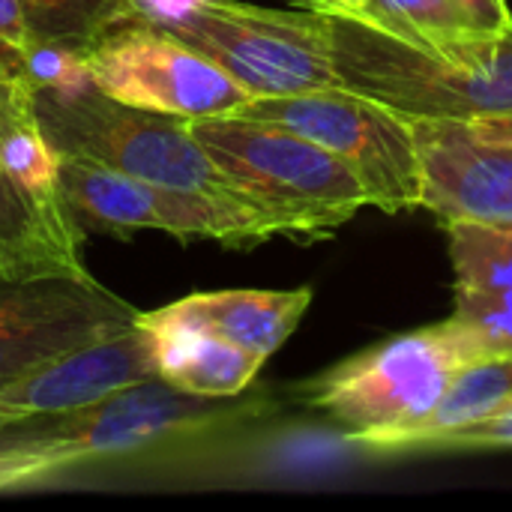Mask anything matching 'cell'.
<instances>
[{"label": "cell", "instance_id": "83f0119b", "mask_svg": "<svg viewBox=\"0 0 512 512\" xmlns=\"http://www.w3.org/2000/svg\"><path fill=\"white\" fill-rule=\"evenodd\" d=\"M303 9H312V12H324V15H348L345 3L342 0H291Z\"/></svg>", "mask_w": 512, "mask_h": 512}, {"label": "cell", "instance_id": "8fae6325", "mask_svg": "<svg viewBox=\"0 0 512 512\" xmlns=\"http://www.w3.org/2000/svg\"><path fill=\"white\" fill-rule=\"evenodd\" d=\"M138 324V309L90 273L0 276V381Z\"/></svg>", "mask_w": 512, "mask_h": 512}, {"label": "cell", "instance_id": "484cf974", "mask_svg": "<svg viewBox=\"0 0 512 512\" xmlns=\"http://www.w3.org/2000/svg\"><path fill=\"white\" fill-rule=\"evenodd\" d=\"M198 0H132V9L138 18L153 24H174L186 18L195 9Z\"/></svg>", "mask_w": 512, "mask_h": 512}, {"label": "cell", "instance_id": "f546056e", "mask_svg": "<svg viewBox=\"0 0 512 512\" xmlns=\"http://www.w3.org/2000/svg\"><path fill=\"white\" fill-rule=\"evenodd\" d=\"M0 255H3V252H0ZM12 267H15V264H12Z\"/></svg>", "mask_w": 512, "mask_h": 512}, {"label": "cell", "instance_id": "7402d4cb", "mask_svg": "<svg viewBox=\"0 0 512 512\" xmlns=\"http://www.w3.org/2000/svg\"><path fill=\"white\" fill-rule=\"evenodd\" d=\"M512 450V396L495 408L489 417L474 420L468 426H459L447 435H441L429 453H450V450Z\"/></svg>", "mask_w": 512, "mask_h": 512}, {"label": "cell", "instance_id": "5bb4252c", "mask_svg": "<svg viewBox=\"0 0 512 512\" xmlns=\"http://www.w3.org/2000/svg\"><path fill=\"white\" fill-rule=\"evenodd\" d=\"M312 303V288L294 291H258V288H231V291H198L180 297L153 312H138V327L144 330H204L225 342H234L252 351L261 360H270L288 336L300 327Z\"/></svg>", "mask_w": 512, "mask_h": 512}, {"label": "cell", "instance_id": "e0dca14e", "mask_svg": "<svg viewBox=\"0 0 512 512\" xmlns=\"http://www.w3.org/2000/svg\"><path fill=\"white\" fill-rule=\"evenodd\" d=\"M30 42L63 45L87 54L108 30L135 15L132 0H21Z\"/></svg>", "mask_w": 512, "mask_h": 512}, {"label": "cell", "instance_id": "4fadbf2b", "mask_svg": "<svg viewBox=\"0 0 512 512\" xmlns=\"http://www.w3.org/2000/svg\"><path fill=\"white\" fill-rule=\"evenodd\" d=\"M423 207L438 219L512 225V144L480 141L465 123L414 120Z\"/></svg>", "mask_w": 512, "mask_h": 512}, {"label": "cell", "instance_id": "f1b7e54d", "mask_svg": "<svg viewBox=\"0 0 512 512\" xmlns=\"http://www.w3.org/2000/svg\"><path fill=\"white\" fill-rule=\"evenodd\" d=\"M0 276H21V273L12 267V261H9L6 255H0Z\"/></svg>", "mask_w": 512, "mask_h": 512}, {"label": "cell", "instance_id": "4316f807", "mask_svg": "<svg viewBox=\"0 0 512 512\" xmlns=\"http://www.w3.org/2000/svg\"><path fill=\"white\" fill-rule=\"evenodd\" d=\"M480 141L489 144H512V111L507 114H495V117H480L474 123H465Z\"/></svg>", "mask_w": 512, "mask_h": 512}, {"label": "cell", "instance_id": "52a82bcc", "mask_svg": "<svg viewBox=\"0 0 512 512\" xmlns=\"http://www.w3.org/2000/svg\"><path fill=\"white\" fill-rule=\"evenodd\" d=\"M159 27L219 63L255 99L342 84L333 60L330 15L324 12L198 0L186 18Z\"/></svg>", "mask_w": 512, "mask_h": 512}, {"label": "cell", "instance_id": "9a60e30c", "mask_svg": "<svg viewBox=\"0 0 512 512\" xmlns=\"http://www.w3.org/2000/svg\"><path fill=\"white\" fill-rule=\"evenodd\" d=\"M512 396V357L501 360H486V363H474L468 369H462L447 393L441 396V402L435 405V411L429 417H423L420 423L399 429V432H384V435H354L345 438L354 447L372 453V456H405V453H429V447L459 429L468 426L474 420L489 417L495 408H501Z\"/></svg>", "mask_w": 512, "mask_h": 512}, {"label": "cell", "instance_id": "d4e9b609", "mask_svg": "<svg viewBox=\"0 0 512 512\" xmlns=\"http://www.w3.org/2000/svg\"><path fill=\"white\" fill-rule=\"evenodd\" d=\"M0 45L15 48L18 54H27L30 33L21 12V0H0Z\"/></svg>", "mask_w": 512, "mask_h": 512}, {"label": "cell", "instance_id": "cb8c5ba5", "mask_svg": "<svg viewBox=\"0 0 512 512\" xmlns=\"http://www.w3.org/2000/svg\"><path fill=\"white\" fill-rule=\"evenodd\" d=\"M468 27L480 36H498L512 27V9L507 0H453Z\"/></svg>", "mask_w": 512, "mask_h": 512}, {"label": "cell", "instance_id": "44dd1931", "mask_svg": "<svg viewBox=\"0 0 512 512\" xmlns=\"http://www.w3.org/2000/svg\"><path fill=\"white\" fill-rule=\"evenodd\" d=\"M429 42L432 51H447L456 42L480 36L468 27L453 0H390Z\"/></svg>", "mask_w": 512, "mask_h": 512}, {"label": "cell", "instance_id": "603a6c76", "mask_svg": "<svg viewBox=\"0 0 512 512\" xmlns=\"http://www.w3.org/2000/svg\"><path fill=\"white\" fill-rule=\"evenodd\" d=\"M345 9H348V18H357L363 24H372L378 30H387L411 45H420V48H429V42L423 39V33L390 3V0H342Z\"/></svg>", "mask_w": 512, "mask_h": 512}, {"label": "cell", "instance_id": "ac0fdd59", "mask_svg": "<svg viewBox=\"0 0 512 512\" xmlns=\"http://www.w3.org/2000/svg\"><path fill=\"white\" fill-rule=\"evenodd\" d=\"M444 228L456 273L453 291H512V225L450 219Z\"/></svg>", "mask_w": 512, "mask_h": 512}, {"label": "cell", "instance_id": "9c48e42d", "mask_svg": "<svg viewBox=\"0 0 512 512\" xmlns=\"http://www.w3.org/2000/svg\"><path fill=\"white\" fill-rule=\"evenodd\" d=\"M60 192L84 237L126 240L135 231H162L180 243L216 240L228 249L279 237L276 222L252 201L159 186L84 159H60Z\"/></svg>", "mask_w": 512, "mask_h": 512}, {"label": "cell", "instance_id": "277c9868", "mask_svg": "<svg viewBox=\"0 0 512 512\" xmlns=\"http://www.w3.org/2000/svg\"><path fill=\"white\" fill-rule=\"evenodd\" d=\"M36 114L60 159H84L159 186L258 204L198 144L189 117L135 108L96 87L36 90Z\"/></svg>", "mask_w": 512, "mask_h": 512}, {"label": "cell", "instance_id": "5b68a950", "mask_svg": "<svg viewBox=\"0 0 512 512\" xmlns=\"http://www.w3.org/2000/svg\"><path fill=\"white\" fill-rule=\"evenodd\" d=\"M84 231L60 192V153L42 132L24 54L0 45V252L27 273H87Z\"/></svg>", "mask_w": 512, "mask_h": 512}, {"label": "cell", "instance_id": "ffe728a7", "mask_svg": "<svg viewBox=\"0 0 512 512\" xmlns=\"http://www.w3.org/2000/svg\"><path fill=\"white\" fill-rule=\"evenodd\" d=\"M24 63H27V75L36 84V90H87V87H93L87 54H78L72 48L30 42Z\"/></svg>", "mask_w": 512, "mask_h": 512}, {"label": "cell", "instance_id": "3957f363", "mask_svg": "<svg viewBox=\"0 0 512 512\" xmlns=\"http://www.w3.org/2000/svg\"><path fill=\"white\" fill-rule=\"evenodd\" d=\"M189 132L261 204L279 237L324 240L369 204L366 186L339 156L291 129L231 114L195 117Z\"/></svg>", "mask_w": 512, "mask_h": 512}, {"label": "cell", "instance_id": "8992f818", "mask_svg": "<svg viewBox=\"0 0 512 512\" xmlns=\"http://www.w3.org/2000/svg\"><path fill=\"white\" fill-rule=\"evenodd\" d=\"M486 363L474 333L456 321H438L354 354L306 387V402L354 435L399 432L435 411L450 381Z\"/></svg>", "mask_w": 512, "mask_h": 512}, {"label": "cell", "instance_id": "2e32d148", "mask_svg": "<svg viewBox=\"0 0 512 512\" xmlns=\"http://www.w3.org/2000/svg\"><path fill=\"white\" fill-rule=\"evenodd\" d=\"M153 333V330H150ZM156 375L180 393L237 399L267 360L204 330H156Z\"/></svg>", "mask_w": 512, "mask_h": 512}, {"label": "cell", "instance_id": "ba28073f", "mask_svg": "<svg viewBox=\"0 0 512 512\" xmlns=\"http://www.w3.org/2000/svg\"><path fill=\"white\" fill-rule=\"evenodd\" d=\"M237 117L291 129L339 156L384 213L423 207V159L414 120L351 87L252 99Z\"/></svg>", "mask_w": 512, "mask_h": 512}, {"label": "cell", "instance_id": "6da1fadb", "mask_svg": "<svg viewBox=\"0 0 512 512\" xmlns=\"http://www.w3.org/2000/svg\"><path fill=\"white\" fill-rule=\"evenodd\" d=\"M252 417L246 405L201 399L162 378L126 387L99 402L0 426V495L81 486L93 468L111 471L192 447Z\"/></svg>", "mask_w": 512, "mask_h": 512}, {"label": "cell", "instance_id": "7a4b0ae2", "mask_svg": "<svg viewBox=\"0 0 512 512\" xmlns=\"http://www.w3.org/2000/svg\"><path fill=\"white\" fill-rule=\"evenodd\" d=\"M342 87L411 120L474 123L512 111V27L432 51L348 15H330Z\"/></svg>", "mask_w": 512, "mask_h": 512}, {"label": "cell", "instance_id": "7c38bea8", "mask_svg": "<svg viewBox=\"0 0 512 512\" xmlns=\"http://www.w3.org/2000/svg\"><path fill=\"white\" fill-rule=\"evenodd\" d=\"M153 378H159L156 336L135 324L108 342L0 381V426L81 408Z\"/></svg>", "mask_w": 512, "mask_h": 512}, {"label": "cell", "instance_id": "30bf717a", "mask_svg": "<svg viewBox=\"0 0 512 512\" xmlns=\"http://www.w3.org/2000/svg\"><path fill=\"white\" fill-rule=\"evenodd\" d=\"M87 63L96 90L147 111L231 117L255 99L219 63L144 18L108 30L87 51Z\"/></svg>", "mask_w": 512, "mask_h": 512}, {"label": "cell", "instance_id": "d6986e66", "mask_svg": "<svg viewBox=\"0 0 512 512\" xmlns=\"http://www.w3.org/2000/svg\"><path fill=\"white\" fill-rule=\"evenodd\" d=\"M453 318L474 333L486 360L512 357V291H456Z\"/></svg>", "mask_w": 512, "mask_h": 512}]
</instances>
